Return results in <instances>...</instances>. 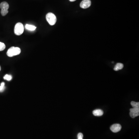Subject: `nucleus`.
Listing matches in <instances>:
<instances>
[{
	"instance_id": "f257e3e1",
	"label": "nucleus",
	"mask_w": 139,
	"mask_h": 139,
	"mask_svg": "<svg viewBox=\"0 0 139 139\" xmlns=\"http://www.w3.org/2000/svg\"><path fill=\"white\" fill-rule=\"evenodd\" d=\"M21 52V50L20 48L13 46L8 50L7 55L9 57H13L15 56L19 55L20 54Z\"/></svg>"
},
{
	"instance_id": "f03ea898",
	"label": "nucleus",
	"mask_w": 139,
	"mask_h": 139,
	"mask_svg": "<svg viewBox=\"0 0 139 139\" xmlns=\"http://www.w3.org/2000/svg\"><path fill=\"white\" fill-rule=\"evenodd\" d=\"M46 20L50 25H55L57 22V18L54 14L52 13H48L46 15Z\"/></svg>"
},
{
	"instance_id": "7ed1b4c3",
	"label": "nucleus",
	"mask_w": 139,
	"mask_h": 139,
	"mask_svg": "<svg viewBox=\"0 0 139 139\" xmlns=\"http://www.w3.org/2000/svg\"><path fill=\"white\" fill-rule=\"evenodd\" d=\"M24 26L22 23H18L16 25L15 28V33L16 35H22L24 32Z\"/></svg>"
},
{
	"instance_id": "20e7f679",
	"label": "nucleus",
	"mask_w": 139,
	"mask_h": 139,
	"mask_svg": "<svg viewBox=\"0 0 139 139\" xmlns=\"http://www.w3.org/2000/svg\"><path fill=\"white\" fill-rule=\"evenodd\" d=\"M0 8L1 9V14L3 16H5L8 13L9 5L6 2H2L0 4Z\"/></svg>"
},
{
	"instance_id": "39448f33",
	"label": "nucleus",
	"mask_w": 139,
	"mask_h": 139,
	"mask_svg": "<svg viewBox=\"0 0 139 139\" xmlns=\"http://www.w3.org/2000/svg\"><path fill=\"white\" fill-rule=\"evenodd\" d=\"M121 128V126L120 124H115L110 126V129L113 132H117L120 131Z\"/></svg>"
},
{
	"instance_id": "423d86ee",
	"label": "nucleus",
	"mask_w": 139,
	"mask_h": 139,
	"mask_svg": "<svg viewBox=\"0 0 139 139\" xmlns=\"http://www.w3.org/2000/svg\"><path fill=\"white\" fill-rule=\"evenodd\" d=\"M91 2L90 0H83L80 4V6L82 8L87 9L90 7Z\"/></svg>"
},
{
	"instance_id": "0eeeda50",
	"label": "nucleus",
	"mask_w": 139,
	"mask_h": 139,
	"mask_svg": "<svg viewBox=\"0 0 139 139\" xmlns=\"http://www.w3.org/2000/svg\"><path fill=\"white\" fill-rule=\"evenodd\" d=\"M104 114L103 110L101 109H96L93 111V114L96 116H100Z\"/></svg>"
},
{
	"instance_id": "6e6552de",
	"label": "nucleus",
	"mask_w": 139,
	"mask_h": 139,
	"mask_svg": "<svg viewBox=\"0 0 139 139\" xmlns=\"http://www.w3.org/2000/svg\"><path fill=\"white\" fill-rule=\"evenodd\" d=\"M123 67H124V65L122 63H117L115 66L114 70L115 71H118V70L122 69Z\"/></svg>"
},
{
	"instance_id": "1a4fd4ad",
	"label": "nucleus",
	"mask_w": 139,
	"mask_h": 139,
	"mask_svg": "<svg viewBox=\"0 0 139 139\" xmlns=\"http://www.w3.org/2000/svg\"><path fill=\"white\" fill-rule=\"evenodd\" d=\"M25 28L26 29L28 30L33 31L36 29V27L35 26L26 24L25 26Z\"/></svg>"
},
{
	"instance_id": "9d476101",
	"label": "nucleus",
	"mask_w": 139,
	"mask_h": 139,
	"mask_svg": "<svg viewBox=\"0 0 139 139\" xmlns=\"http://www.w3.org/2000/svg\"><path fill=\"white\" fill-rule=\"evenodd\" d=\"M130 115V116L132 118H134L136 117L137 116L139 115V113H136V112H132L130 111L129 113Z\"/></svg>"
},
{
	"instance_id": "9b49d317",
	"label": "nucleus",
	"mask_w": 139,
	"mask_h": 139,
	"mask_svg": "<svg viewBox=\"0 0 139 139\" xmlns=\"http://www.w3.org/2000/svg\"><path fill=\"white\" fill-rule=\"evenodd\" d=\"M4 79L8 80V81H10L12 79V77L11 75L6 74L4 77Z\"/></svg>"
},
{
	"instance_id": "f8f14e48",
	"label": "nucleus",
	"mask_w": 139,
	"mask_h": 139,
	"mask_svg": "<svg viewBox=\"0 0 139 139\" xmlns=\"http://www.w3.org/2000/svg\"><path fill=\"white\" fill-rule=\"evenodd\" d=\"M5 89V83L3 82L1 83V86H0V92H3Z\"/></svg>"
},
{
	"instance_id": "ddd939ff",
	"label": "nucleus",
	"mask_w": 139,
	"mask_h": 139,
	"mask_svg": "<svg viewBox=\"0 0 139 139\" xmlns=\"http://www.w3.org/2000/svg\"><path fill=\"white\" fill-rule=\"evenodd\" d=\"M6 45L4 43L0 42V51H3L5 49Z\"/></svg>"
},
{
	"instance_id": "4468645a",
	"label": "nucleus",
	"mask_w": 139,
	"mask_h": 139,
	"mask_svg": "<svg viewBox=\"0 0 139 139\" xmlns=\"http://www.w3.org/2000/svg\"><path fill=\"white\" fill-rule=\"evenodd\" d=\"M131 105L132 107H134L136 106H139V102H135L134 101H132L131 102Z\"/></svg>"
},
{
	"instance_id": "2eb2a0df",
	"label": "nucleus",
	"mask_w": 139,
	"mask_h": 139,
	"mask_svg": "<svg viewBox=\"0 0 139 139\" xmlns=\"http://www.w3.org/2000/svg\"><path fill=\"white\" fill-rule=\"evenodd\" d=\"M78 138H79V137H82L83 138V134L82 133H79L78 134Z\"/></svg>"
},
{
	"instance_id": "dca6fc26",
	"label": "nucleus",
	"mask_w": 139,
	"mask_h": 139,
	"mask_svg": "<svg viewBox=\"0 0 139 139\" xmlns=\"http://www.w3.org/2000/svg\"><path fill=\"white\" fill-rule=\"evenodd\" d=\"M70 2H74V1H75L76 0H69Z\"/></svg>"
},
{
	"instance_id": "f3484780",
	"label": "nucleus",
	"mask_w": 139,
	"mask_h": 139,
	"mask_svg": "<svg viewBox=\"0 0 139 139\" xmlns=\"http://www.w3.org/2000/svg\"><path fill=\"white\" fill-rule=\"evenodd\" d=\"M78 138V139H83V138H82V137H79V138Z\"/></svg>"
},
{
	"instance_id": "a211bd4d",
	"label": "nucleus",
	"mask_w": 139,
	"mask_h": 139,
	"mask_svg": "<svg viewBox=\"0 0 139 139\" xmlns=\"http://www.w3.org/2000/svg\"><path fill=\"white\" fill-rule=\"evenodd\" d=\"M1 67L0 66V71H1Z\"/></svg>"
}]
</instances>
